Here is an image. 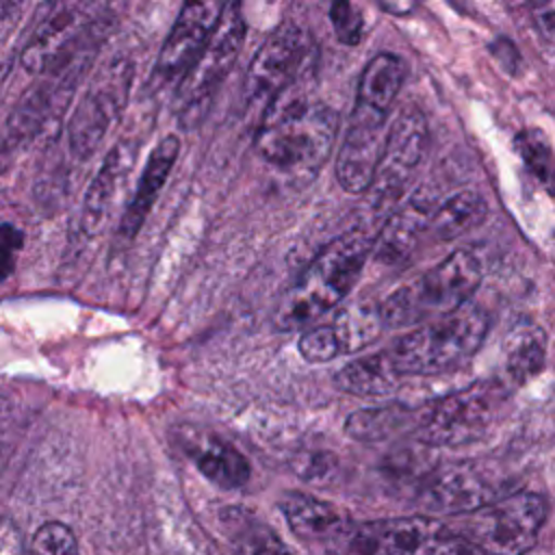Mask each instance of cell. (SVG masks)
Returning <instances> with one entry per match:
<instances>
[{"label": "cell", "mask_w": 555, "mask_h": 555, "mask_svg": "<svg viewBox=\"0 0 555 555\" xmlns=\"http://www.w3.org/2000/svg\"><path fill=\"white\" fill-rule=\"evenodd\" d=\"M330 20L338 41L356 46L362 37V17L351 0H330Z\"/></svg>", "instance_id": "obj_32"}, {"label": "cell", "mask_w": 555, "mask_h": 555, "mask_svg": "<svg viewBox=\"0 0 555 555\" xmlns=\"http://www.w3.org/2000/svg\"><path fill=\"white\" fill-rule=\"evenodd\" d=\"M22 2H24V0H0V26L7 24V22L17 13V9H20Z\"/></svg>", "instance_id": "obj_37"}, {"label": "cell", "mask_w": 555, "mask_h": 555, "mask_svg": "<svg viewBox=\"0 0 555 555\" xmlns=\"http://www.w3.org/2000/svg\"><path fill=\"white\" fill-rule=\"evenodd\" d=\"M189 455L193 457L197 470L215 486L223 490H234L247 483L251 468L245 455L212 434H199L189 440Z\"/></svg>", "instance_id": "obj_20"}, {"label": "cell", "mask_w": 555, "mask_h": 555, "mask_svg": "<svg viewBox=\"0 0 555 555\" xmlns=\"http://www.w3.org/2000/svg\"><path fill=\"white\" fill-rule=\"evenodd\" d=\"M11 67H13V59H9V61H4L2 65H0V93H2V89H4V85H7V80H9V74H11Z\"/></svg>", "instance_id": "obj_38"}, {"label": "cell", "mask_w": 555, "mask_h": 555, "mask_svg": "<svg viewBox=\"0 0 555 555\" xmlns=\"http://www.w3.org/2000/svg\"><path fill=\"white\" fill-rule=\"evenodd\" d=\"M178 154H180V139L176 134H167L154 145V150L150 152V156L143 163L137 189L121 215L119 230H117L119 238L130 241L143 228L156 197L160 195V191L178 160Z\"/></svg>", "instance_id": "obj_17"}, {"label": "cell", "mask_w": 555, "mask_h": 555, "mask_svg": "<svg viewBox=\"0 0 555 555\" xmlns=\"http://www.w3.org/2000/svg\"><path fill=\"white\" fill-rule=\"evenodd\" d=\"M299 353L304 356V360L312 362V364H319V362H330L334 360L338 353H343L340 349V340L332 327V323H325V325H312L308 327L299 343Z\"/></svg>", "instance_id": "obj_31"}, {"label": "cell", "mask_w": 555, "mask_h": 555, "mask_svg": "<svg viewBox=\"0 0 555 555\" xmlns=\"http://www.w3.org/2000/svg\"><path fill=\"white\" fill-rule=\"evenodd\" d=\"M546 334L540 325L522 321L514 325L503 340V366L512 382L527 384L546 364Z\"/></svg>", "instance_id": "obj_22"}, {"label": "cell", "mask_w": 555, "mask_h": 555, "mask_svg": "<svg viewBox=\"0 0 555 555\" xmlns=\"http://www.w3.org/2000/svg\"><path fill=\"white\" fill-rule=\"evenodd\" d=\"M399 377L388 351H379L347 362L336 375V386L358 397H382L399 384Z\"/></svg>", "instance_id": "obj_24"}, {"label": "cell", "mask_w": 555, "mask_h": 555, "mask_svg": "<svg viewBox=\"0 0 555 555\" xmlns=\"http://www.w3.org/2000/svg\"><path fill=\"white\" fill-rule=\"evenodd\" d=\"M483 264L475 249L462 247L431 267L418 280L397 288L382 304L384 327H403L447 314L470 301L481 284Z\"/></svg>", "instance_id": "obj_4"}, {"label": "cell", "mask_w": 555, "mask_h": 555, "mask_svg": "<svg viewBox=\"0 0 555 555\" xmlns=\"http://www.w3.org/2000/svg\"><path fill=\"white\" fill-rule=\"evenodd\" d=\"M496 412V390L473 384L423 405L414 418V438L429 447H460L481 438Z\"/></svg>", "instance_id": "obj_9"}, {"label": "cell", "mask_w": 555, "mask_h": 555, "mask_svg": "<svg viewBox=\"0 0 555 555\" xmlns=\"http://www.w3.org/2000/svg\"><path fill=\"white\" fill-rule=\"evenodd\" d=\"M137 145L134 141H117L108 154L104 156L98 173L93 176L85 199H82V210H80V230L85 234H95L102 223L106 221L119 189L124 186L132 163H134Z\"/></svg>", "instance_id": "obj_18"}, {"label": "cell", "mask_w": 555, "mask_h": 555, "mask_svg": "<svg viewBox=\"0 0 555 555\" xmlns=\"http://www.w3.org/2000/svg\"><path fill=\"white\" fill-rule=\"evenodd\" d=\"M449 529L431 516H401L364 522L353 533L360 555H442Z\"/></svg>", "instance_id": "obj_15"}, {"label": "cell", "mask_w": 555, "mask_h": 555, "mask_svg": "<svg viewBox=\"0 0 555 555\" xmlns=\"http://www.w3.org/2000/svg\"><path fill=\"white\" fill-rule=\"evenodd\" d=\"M304 76L284 87L262 111L256 152L280 173L312 176L327 160L336 141V113L304 93Z\"/></svg>", "instance_id": "obj_1"}, {"label": "cell", "mask_w": 555, "mask_h": 555, "mask_svg": "<svg viewBox=\"0 0 555 555\" xmlns=\"http://www.w3.org/2000/svg\"><path fill=\"white\" fill-rule=\"evenodd\" d=\"M219 520L234 555H295L271 527L243 507H225Z\"/></svg>", "instance_id": "obj_23"}, {"label": "cell", "mask_w": 555, "mask_h": 555, "mask_svg": "<svg viewBox=\"0 0 555 555\" xmlns=\"http://www.w3.org/2000/svg\"><path fill=\"white\" fill-rule=\"evenodd\" d=\"M405 78V67L399 56L382 52L373 56L358 82V102L377 106L382 111H390L401 85Z\"/></svg>", "instance_id": "obj_27"}, {"label": "cell", "mask_w": 555, "mask_h": 555, "mask_svg": "<svg viewBox=\"0 0 555 555\" xmlns=\"http://www.w3.org/2000/svg\"><path fill=\"white\" fill-rule=\"evenodd\" d=\"M373 238L351 230L330 241L304 269L297 282L278 301L273 323L282 332L310 327L349 295L369 254Z\"/></svg>", "instance_id": "obj_2"}, {"label": "cell", "mask_w": 555, "mask_h": 555, "mask_svg": "<svg viewBox=\"0 0 555 555\" xmlns=\"http://www.w3.org/2000/svg\"><path fill=\"white\" fill-rule=\"evenodd\" d=\"M95 0H46L20 50V65L39 74L61 54L74 48L98 22Z\"/></svg>", "instance_id": "obj_10"}, {"label": "cell", "mask_w": 555, "mask_h": 555, "mask_svg": "<svg viewBox=\"0 0 555 555\" xmlns=\"http://www.w3.org/2000/svg\"><path fill=\"white\" fill-rule=\"evenodd\" d=\"M442 555H488L483 548H479L475 542L464 538L462 533H449Z\"/></svg>", "instance_id": "obj_36"}, {"label": "cell", "mask_w": 555, "mask_h": 555, "mask_svg": "<svg viewBox=\"0 0 555 555\" xmlns=\"http://www.w3.org/2000/svg\"><path fill=\"white\" fill-rule=\"evenodd\" d=\"M332 327L340 340L343 353L360 351L369 343H373L377 334L384 330L379 304L371 299H358L353 304H345L334 314Z\"/></svg>", "instance_id": "obj_26"}, {"label": "cell", "mask_w": 555, "mask_h": 555, "mask_svg": "<svg viewBox=\"0 0 555 555\" xmlns=\"http://www.w3.org/2000/svg\"><path fill=\"white\" fill-rule=\"evenodd\" d=\"M427 147V121L418 108H403L386 132L384 150L371 182L375 206L395 202L418 167Z\"/></svg>", "instance_id": "obj_13"}, {"label": "cell", "mask_w": 555, "mask_h": 555, "mask_svg": "<svg viewBox=\"0 0 555 555\" xmlns=\"http://www.w3.org/2000/svg\"><path fill=\"white\" fill-rule=\"evenodd\" d=\"M230 0H184L158 52L156 74L180 78L215 35Z\"/></svg>", "instance_id": "obj_16"}, {"label": "cell", "mask_w": 555, "mask_h": 555, "mask_svg": "<svg viewBox=\"0 0 555 555\" xmlns=\"http://www.w3.org/2000/svg\"><path fill=\"white\" fill-rule=\"evenodd\" d=\"M308 46L299 28L280 26L256 52L245 76L247 104L264 106L308 69Z\"/></svg>", "instance_id": "obj_11"}, {"label": "cell", "mask_w": 555, "mask_h": 555, "mask_svg": "<svg viewBox=\"0 0 555 555\" xmlns=\"http://www.w3.org/2000/svg\"><path fill=\"white\" fill-rule=\"evenodd\" d=\"M0 555H22V533L11 518H0Z\"/></svg>", "instance_id": "obj_35"}, {"label": "cell", "mask_w": 555, "mask_h": 555, "mask_svg": "<svg viewBox=\"0 0 555 555\" xmlns=\"http://www.w3.org/2000/svg\"><path fill=\"white\" fill-rule=\"evenodd\" d=\"M488 327V312L481 306L466 301L399 336L388 349V356L401 377L447 373L479 349Z\"/></svg>", "instance_id": "obj_3"}, {"label": "cell", "mask_w": 555, "mask_h": 555, "mask_svg": "<svg viewBox=\"0 0 555 555\" xmlns=\"http://www.w3.org/2000/svg\"><path fill=\"white\" fill-rule=\"evenodd\" d=\"M132 61L128 56H113L87 80V87L69 113L65 130L69 152L76 158L87 160L100 150L102 141L121 117L132 89Z\"/></svg>", "instance_id": "obj_6"}, {"label": "cell", "mask_w": 555, "mask_h": 555, "mask_svg": "<svg viewBox=\"0 0 555 555\" xmlns=\"http://www.w3.org/2000/svg\"><path fill=\"white\" fill-rule=\"evenodd\" d=\"M499 496V486L475 464L453 462L427 470L418 488V505L442 514H470Z\"/></svg>", "instance_id": "obj_14"}, {"label": "cell", "mask_w": 555, "mask_h": 555, "mask_svg": "<svg viewBox=\"0 0 555 555\" xmlns=\"http://www.w3.org/2000/svg\"><path fill=\"white\" fill-rule=\"evenodd\" d=\"M278 505L293 533L306 540L332 538L345 527L340 509L312 494L286 492Z\"/></svg>", "instance_id": "obj_21"}, {"label": "cell", "mask_w": 555, "mask_h": 555, "mask_svg": "<svg viewBox=\"0 0 555 555\" xmlns=\"http://www.w3.org/2000/svg\"><path fill=\"white\" fill-rule=\"evenodd\" d=\"M529 11L538 30L555 39V0H529Z\"/></svg>", "instance_id": "obj_34"}, {"label": "cell", "mask_w": 555, "mask_h": 555, "mask_svg": "<svg viewBox=\"0 0 555 555\" xmlns=\"http://www.w3.org/2000/svg\"><path fill=\"white\" fill-rule=\"evenodd\" d=\"M106 35V22H98L74 48L37 74V82L22 98L7 121L4 147H17L41 132L65 111L82 76L89 72L95 52Z\"/></svg>", "instance_id": "obj_5"}, {"label": "cell", "mask_w": 555, "mask_h": 555, "mask_svg": "<svg viewBox=\"0 0 555 555\" xmlns=\"http://www.w3.org/2000/svg\"><path fill=\"white\" fill-rule=\"evenodd\" d=\"M245 41V22L238 4H228L215 35L189 65V69L178 78L176 91V113L180 124H197L221 80L228 76Z\"/></svg>", "instance_id": "obj_8"}, {"label": "cell", "mask_w": 555, "mask_h": 555, "mask_svg": "<svg viewBox=\"0 0 555 555\" xmlns=\"http://www.w3.org/2000/svg\"><path fill=\"white\" fill-rule=\"evenodd\" d=\"M516 150L535 178H540L544 184L553 180V152L540 132H520L516 137Z\"/></svg>", "instance_id": "obj_30"}, {"label": "cell", "mask_w": 555, "mask_h": 555, "mask_svg": "<svg viewBox=\"0 0 555 555\" xmlns=\"http://www.w3.org/2000/svg\"><path fill=\"white\" fill-rule=\"evenodd\" d=\"M24 234L13 223H0V282L15 271L17 254L22 249Z\"/></svg>", "instance_id": "obj_33"}, {"label": "cell", "mask_w": 555, "mask_h": 555, "mask_svg": "<svg viewBox=\"0 0 555 555\" xmlns=\"http://www.w3.org/2000/svg\"><path fill=\"white\" fill-rule=\"evenodd\" d=\"M431 212H434V208L427 197H423V195L410 197L408 204H403L401 208L390 212V217L382 225L377 238H373L371 254L375 251V258L386 264H399V262L408 260L412 256L421 234L429 225Z\"/></svg>", "instance_id": "obj_19"}, {"label": "cell", "mask_w": 555, "mask_h": 555, "mask_svg": "<svg viewBox=\"0 0 555 555\" xmlns=\"http://www.w3.org/2000/svg\"><path fill=\"white\" fill-rule=\"evenodd\" d=\"M546 518V501L535 492L496 496L468 514L464 538L488 555H525L538 540Z\"/></svg>", "instance_id": "obj_7"}, {"label": "cell", "mask_w": 555, "mask_h": 555, "mask_svg": "<svg viewBox=\"0 0 555 555\" xmlns=\"http://www.w3.org/2000/svg\"><path fill=\"white\" fill-rule=\"evenodd\" d=\"M488 215L486 199L475 191H457L447 197L429 217V230L436 238L451 241L477 228Z\"/></svg>", "instance_id": "obj_25"}, {"label": "cell", "mask_w": 555, "mask_h": 555, "mask_svg": "<svg viewBox=\"0 0 555 555\" xmlns=\"http://www.w3.org/2000/svg\"><path fill=\"white\" fill-rule=\"evenodd\" d=\"M386 117L388 111L356 100L336 156V178L347 193L369 191L388 132Z\"/></svg>", "instance_id": "obj_12"}, {"label": "cell", "mask_w": 555, "mask_h": 555, "mask_svg": "<svg viewBox=\"0 0 555 555\" xmlns=\"http://www.w3.org/2000/svg\"><path fill=\"white\" fill-rule=\"evenodd\" d=\"M28 555H80V548L74 531L67 525L48 520L37 529Z\"/></svg>", "instance_id": "obj_29"}, {"label": "cell", "mask_w": 555, "mask_h": 555, "mask_svg": "<svg viewBox=\"0 0 555 555\" xmlns=\"http://www.w3.org/2000/svg\"><path fill=\"white\" fill-rule=\"evenodd\" d=\"M414 418H416V412H412L399 403L366 408V410H358L347 416L345 431H347V436H351L356 440H364V442L384 440V438L399 434L401 429L414 427Z\"/></svg>", "instance_id": "obj_28"}]
</instances>
